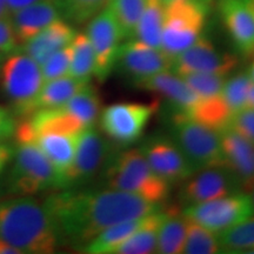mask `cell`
<instances>
[{"mask_svg": "<svg viewBox=\"0 0 254 254\" xmlns=\"http://www.w3.org/2000/svg\"><path fill=\"white\" fill-rule=\"evenodd\" d=\"M44 205L55 221L62 244L81 250L112 225L163 209V205L107 187L84 190L63 189L47 196Z\"/></svg>", "mask_w": 254, "mask_h": 254, "instance_id": "1", "label": "cell"}, {"mask_svg": "<svg viewBox=\"0 0 254 254\" xmlns=\"http://www.w3.org/2000/svg\"><path fill=\"white\" fill-rule=\"evenodd\" d=\"M0 239L23 254H51L62 245L55 221L44 202L27 195L0 202Z\"/></svg>", "mask_w": 254, "mask_h": 254, "instance_id": "2", "label": "cell"}, {"mask_svg": "<svg viewBox=\"0 0 254 254\" xmlns=\"http://www.w3.org/2000/svg\"><path fill=\"white\" fill-rule=\"evenodd\" d=\"M101 174L107 189L133 193L153 204L163 205L170 195V184L152 170L139 148L114 152Z\"/></svg>", "mask_w": 254, "mask_h": 254, "instance_id": "3", "label": "cell"}, {"mask_svg": "<svg viewBox=\"0 0 254 254\" xmlns=\"http://www.w3.org/2000/svg\"><path fill=\"white\" fill-rule=\"evenodd\" d=\"M17 144L7 180L9 192L14 195L26 196L52 189H62V177L36 142Z\"/></svg>", "mask_w": 254, "mask_h": 254, "instance_id": "4", "label": "cell"}, {"mask_svg": "<svg viewBox=\"0 0 254 254\" xmlns=\"http://www.w3.org/2000/svg\"><path fill=\"white\" fill-rule=\"evenodd\" d=\"M208 12L205 0H171L165 4L160 50L174 59L201 36Z\"/></svg>", "mask_w": 254, "mask_h": 254, "instance_id": "5", "label": "cell"}, {"mask_svg": "<svg viewBox=\"0 0 254 254\" xmlns=\"http://www.w3.org/2000/svg\"><path fill=\"white\" fill-rule=\"evenodd\" d=\"M43 85L40 65L23 51H15L0 63V86L15 114L28 117L36 111V99Z\"/></svg>", "mask_w": 254, "mask_h": 254, "instance_id": "6", "label": "cell"}, {"mask_svg": "<svg viewBox=\"0 0 254 254\" xmlns=\"http://www.w3.org/2000/svg\"><path fill=\"white\" fill-rule=\"evenodd\" d=\"M172 140L194 171L225 166L220 134L194 122L184 112L172 117Z\"/></svg>", "mask_w": 254, "mask_h": 254, "instance_id": "7", "label": "cell"}, {"mask_svg": "<svg viewBox=\"0 0 254 254\" xmlns=\"http://www.w3.org/2000/svg\"><path fill=\"white\" fill-rule=\"evenodd\" d=\"M184 217L220 234L254 215V206L247 192H237L222 198L186 206Z\"/></svg>", "mask_w": 254, "mask_h": 254, "instance_id": "8", "label": "cell"}, {"mask_svg": "<svg viewBox=\"0 0 254 254\" xmlns=\"http://www.w3.org/2000/svg\"><path fill=\"white\" fill-rule=\"evenodd\" d=\"M113 153L112 145L94 126L82 129L73 163L63 177L62 189H74L91 182L97 174L103 172Z\"/></svg>", "mask_w": 254, "mask_h": 254, "instance_id": "9", "label": "cell"}, {"mask_svg": "<svg viewBox=\"0 0 254 254\" xmlns=\"http://www.w3.org/2000/svg\"><path fill=\"white\" fill-rule=\"evenodd\" d=\"M158 103H117L100 112V127L105 134L122 146H128L141 138Z\"/></svg>", "mask_w": 254, "mask_h": 254, "instance_id": "10", "label": "cell"}, {"mask_svg": "<svg viewBox=\"0 0 254 254\" xmlns=\"http://www.w3.org/2000/svg\"><path fill=\"white\" fill-rule=\"evenodd\" d=\"M86 34L95 56L94 75L99 81H105L116 67L117 52L124 40L118 21L109 6L90 19Z\"/></svg>", "mask_w": 254, "mask_h": 254, "instance_id": "11", "label": "cell"}, {"mask_svg": "<svg viewBox=\"0 0 254 254\" xmlns=\"http://www.w3.org/2000/svg\"><path fill=\"white\" fill-rule=\"evenodd\" d=\"M245 192L238 178L226 166H214L196 171L184 182L180 190L182 204L190 206Z\"/></svg>", "mask_w": 254, "mask_h": 254, "instance_id": "12", "label": "cell"}, {"mask_svg": "<svg viewBox=\"0 0 254 254\" xmlns=\"http://www.w3.org/2000/svg\"><path fill=\"white\" fill-rule=\"evenodd\" d=\"M172 65L173 59L166 53L134 38L120 44L117 52L116 66L134 84L157 73L170 71Z\"/></svg>", "mask_w": 254, "mask_h": 254, "instance_id": "13", "label": "cell"}, {"mask_svg": "<svg viewBox=\"0 0 254 254\" xmlns=\"http://www.w3.org/2000/svg\"><path fill=\"white\" fill-rule=\"evenodd\" d=\"M237 65L236 56L221 52L212 41L200 37L193 45L173 59L172 69L173 73L180 77L195 72L214 73L227 77V74L236 69Z\"/></svg>", "mask_w": 254, "mask_h": 254, "instance_id": "14", "label": "cell"}, {"mask_svg": "<svg viewBox=\"0 0 254 254\" xmlns=\"http://www.w3.org/2000/svg\"><path fill=\"white\" fill-rule=\"evenodd\" d=\"M139 150L152 170L170 184L184 183L195 172L172 138L153 136Z\"/></svg>", "mask_w": 254, "mask_h": 254, "instance_id": "15", "label": "cell"}, {"mask_svg": "<svg viewBox=\"0 0 254 254\" xmlns=\"http://www.w3.org/2000/svg\"><path fill=\"white\" fill-rule=\"evenodd\" d=\"M220 13L238 52L246 58H252L254 57V12L249 0H220Z\"/></svg>", "mask_w": 254, "mask_h": 254, "instance_id": "16", "label": "cell"}, {"mask_svg": "<svg viewBox=\"0 0 254 254\" xmlns=\"http://www.w3.org/2000/svg\"><path fill=\"white\" fill-rule=\"evenodd\" d=\"M220 139L225 166L249 193L254 185V144L230 128L220 133Z\"/></svg>", "mask_w": 254, "mask_h": 254, "instance_id": "17", "label": "cell"}, {"mask_svg": "<svg viewBox=\"0 0 254 254\" xmlns=\"http://www.w3.org/2000/svg\"><path fill=\"white\" fill-rule=\"evenodd\" d=\"M135 86L160 94L176 107L178 112L186 113L200 99L185 80L176 74L164 71L135 82Z\"/></svg>", "mask_w": 254, "mask_h": 254, "instance_id": "18", "label": "cell"}, {"mask_svg": "<svg viewBox=\"0 0 254 254\" xmlns=\"http://www.w3.org/2000/svg\"><path fill=\"white\" fill-rule=\"evenodd\" d=\"M74 36V28L67 21L59 18L26 41L21 51L39 65H43L51 56L68 46Z\"/></svg>", "mask_w": 254, "mask_h": 254, "instance_id": "19", "label": "cell"}, {"mask_svg": "<svg viewBox=\"0 0 254 254\" xmlns=\"http://www.w3.org/2000/svg\"><path fill=\"white\" fill-rule=\"evenodd\" d=\"M59 18L62 15L55 0H41L14 12L11 21L18 44L24 45Z\"/></svg>", "mask_w": 254, "mask_h": 254, "instance_id": "20", "label": "cell"}, {"mask_svg": "<svg viewBox=\"0 0 254 254\" xmlns=\"http://www.w3.org/2000/svg\"><path fill=\"white\" fill-rule=\"evenodd\" d=\"M79 134L80 133H77V134L43 133V134H38L33 140L58 171L62 177V184L64 174L67 172L74 159Z\"/></svg>", "mask_w": 254, "mask_h": 254, "instance_id": "21", "label": "cell"}, {"mask_svg": "<svg viewBox=\"0 0 254 254\" xmlns=\"http://www.w3.org/2000/svg\"><path fill=\"white\" fill-rule=\"evenodd\" d=\"M185 114L219 134L228 129L233 117V112L225 103L221 93L213 97L200 98Z\"/></svg>", "mask_w": 254, "mask_h": 254, "instance_id": "22", "label": "cell"}, {"mask_svg": "<svg viewBox=\"0 0 254 254\" xmlns=\"http://www.w3.org/2000/svg\"><path fill=\"white\" fill-rule=\"evenodd\" d=\"M187 219L178 207L166 209L163 222L158 232L157 253L179 254L183 253L186 240Z\"/></svg>", "mask_w": 254, "mask_h": 254, "instance_id": "23", "label": "cell"}, {"mask_svg": "<svg viewBox=\"0 0 254 254\" xmlns=\"http://www.w3.org/2000/svg\"><path fill=\"white\" fill-rule=\"evenodd\" d=\"M165 215H166V209H160L152 213L144 226L134 232L119 246H117L112 254L157 253L158 232Z\"/></svg>", "mask_w": 254, "mask_h": 254, "instance_id": "24", "label": "cell"}, {"mask_svg": "<svg viewBox=\"0 0 254 254\" xmlns=\"http://www.w3.org/2000/svg\"><path fill=\"white\" fill-rule=\"evenodd\" d=\"M150 215L151 214L112 225L98 234L82 250L91 254H112L117 246H119L127 238L131 237L134 232L144 226Z\"/></svg>", "mask_w": 254, "mask_h": 254, "instance_id": "25", "label": "cell"}, {"mask_svg": "<svg viewBox=\"0 0 254 254\" xmlns=\"http://www.w3.org/2000/svg\"><path fill=\"white\" fill-rule=\"evenodd\" d=\"M87 84L90 82L79 80L68 74L49 81H44L43 87L36 99V111L63 106Z\"/></svg>", "mask_w": 254, "mask_h": 254, "instance_id": "26", "label": "cell"}, {"mask_svg": "<svg viewBox=\"0 0 254 254\" xmlns=\"http://www.w3.org/2000/svg\"><path fill=\"white\" fill-rule=\"evenodd\" d=\"M164 13V0H146L145 7L136 24L133 38L147 44L148 46L160 50Z\"/></svg>", "mask_w": 254, "mask_h": 254, "instance_id": "27", "label": "cell"}, {"mask_svg": "<svg viewBox=\"0 0 254 254\" xmlns=\"http://www.w3.org/2000/svg\"><path fill=\"white\" fill-rule=\"evenodd\" d=\"M63 106L72 116H74L84 125L85 128L93 127L101 112L100 97L90 84L78 91Z\"/></svg>", "mask_w": 254, "mask_h": 254, "instance_id": "28", "label": "cell"}, {"mask_svg": "<svg viewBox=\"0 0 254 254\" xmlns=\"http://www.w3.org/2000/svg\"><path fill=\"white\" fill-rule=\"evenodd\" d=\"M72 60L68 75L90 82L94 75L95 56L86 33H75L71 43Z\"/></svg>", "mask_w": 254, "mask_h": 254, "instance_id": "29", "label": "cell"}, {"mask_svg": "<svg viewBox=\"0 0 254 254\" xmlns=\"http://www.w3.org/2000/svg\"><path fill=\"white\" fill-rule=\"evenodd\" d=\"M218 238L225 252L254 254V215L218 234Z\"/></svg>", "mask_w": 254, "mask_h": 254, "instance_id": "30", "label": "cell"}, {"mask_svg": "<svg viewBox=\"0 0 254 254\" xmlns=\"http://www.w3.org/2000/svg\"><path fill=\"white\" fill-rule=\"evenodd\" d=\"M221 252L218 234L202 227L201 225L187 220L186 240L183 253L215 254Z\"/></svg>", "mask_w": 254, "mask_h": 254, "instance_id": "31", "label": "cell"}, {"mask_svg": "<svg viewBox=\"0 0 254 254\" xmlns=\"http://www.w3.org/2000/svg\"><path fill=\"white\" fill-rule=\"evenodd\" d=\"M146 0H110L109 7L113 12L122 30L124 39H132Z\"/></svg>", "mask_w": 254, "mask_h": 254, "instance_id": "32", "label": "cell"}, {"mask_svg": "<svg viewBox=\"0 0 254 254\" xmlns=\"http://www.w3.org/2000/svg\"><path fill=\"white\" fill-rule=\"evenodd\" d=\"M60 15L75 24L88 21L109 6L110 0H55Z\"/></svg>", "mask_w": 254, "mask_h": 254, "instance_id": "33", "label": "cell"}, {"mask_svg": "<svg viewBox=\"0 0 254 254\" xmlns=\"http://www.w3.org/2000/svg\"><path fill=\"white\" fill-rule=\"evenodd\" d=\"M253 81L246 73H239L230 79H226L221 91V97L230 107L233 114L245 109L247 97Z\"/></svg>", "mask_w": 254, "mask_h": 254, "instance_id": "34", "label": "cell"}, {"mask_svg": "<svg viewBox=\"0 0 254 254\" xmlns=\"http://www.w3.org/2000/svg\"><path fill=\"white\" fill-rule=\"evenodd\" d=\"M194 93L200 98L213 97L220 94L226 77L214 73H189L182 77Z\"/></svg>", "mask_w": 254, "mask_h": 254, "instance_id": "35", "label": "cell"}, {"mask_svg": "<svg viewBox=\"0 0 254 254\" xmlns=\"http://www.w3.org/2000/svg\"><path fill=\"white\" fill-rule=\"evenodd\" d=\"M71 60L72 49L71 44H69L68 46L64 47L53 56H51L43 65H40L44 81L67 75L69 73V67H71Z\"/></svg>", "mask_w": 254, "mask_h": 254, "instance_id": "36", "label": "cell"}, {"mask_svg": "<svg viewBox=\"0 0 254 254\" xmlns=\"http://www.w3.org/2000/svg\"><path fill=\"white\" fill-rule=\"evenodd\" d=\"M228 128L254 144V109L245 107L234 113Z\"/></svg>", "mask_w": 254, "mask_h": 254, "instance_id": "37", "label": "cell"}, {"mask_svg": "<svg viewBox=\"0 0 254 254\" xmlns=\"http://www.w3.org/2000/svg\"><path fill=\"white\" fill-rule=\"evenodd\" d=\"M18 46L12 21L8 18L0 19V63L11 53L15 52Z\"/></svg>", "mask_w": 254, "mask_h": 254, "instance_id": "38", "label": "cell"}, {"mask_svg": "<svg viewBox=\"0 0 254 254\" xmlns=\"http://www.w3.org/2000/svg\"><path fill=\"white\" fill-rule=\"evenodd\" d=\"M17 123L8 110L0 106V141H6L14 134Z\"/></svg>", "mask_w": 254, "mask_h": 254, "instance_id": "39", "label": "cell"}, {"mask_svg": "<svg viewBox=\"0 0 254 254\" xmlns=\"http://www.w3.org/2000/svg\"><path fill=\"white\" fill-rule=\"evenodd\" d=\"M38 1H41V0H6L9 14H13L14 12L19 11V9L26 7V6L32 5Z\"/></svg>", "mask_w": 254, "mask_h": 254, "instance_id": "40", "label": "cell"}, {"mask_svg": "<svg viewBox=\"0 0 254 254\" xmlns=\"http://www.w3.org/2000/svg\"><path fill=\"white\" fill-rule=\"evenodd\" d=\"M0 254H23V252L7 241L0 239Z\"/></svg>", "mask_w": 254, "mask_h": 254, "instance_id": "41", "label": "cell"}, {"mask_svg": "<svg viewBox=\"0 0 254 254\" xmlns=\"http://www.w3.org/2000/svg\"><path fill=\"white\" fill-rule=\"evenodd\" d=\"M9 11L7 7V2L6 0H0V19L8 18Z\"/></svg>", "mask_w": 254, "mask_h": 254, "instance_id": "42", "label": "cell"}, {"mask_svg": "<svg viewBox=\"0 0 254 254\" xmlns=\"http://www.w3.org/2000/svg\"><path fill=\"white\" fill-rule=\"evenodd\" d=\"M246 107H250V109H254V82L250 88L249 97H247V101H246Z\"/></svg>", "mask_w": 254, "mask_h": 254, "instance_id": "43", "label": "cell"}, {"mask_svg": "<svg viewBox=\"0 0 254 254\" xmlns=\"http://www.w3.org/2000/svg\"><path fill=\"white\" fill-rule=\"evenodd\" d=\"M247 74H249V75H250L251 80H252V81L254 82V59H253V62H252V64H251V66H250L249 71H247Z\"/></svg>", "mask_w": 254, "mask_h": 254, "instance_id": "44", "label": "cell"}, {"mask_svg": "<svg viewBox=\"0 0 254 254\" xmlns=\"http://www.w3.org/2000/svg\"><path fill=\"white\" fill-rule=\"evenodd\" d=\"M249 194L251 195V199H252V202H253V206H254V185L252 186V189L249 190Z\"/></svg>", "mask_w": 254, "mask_h": 254, "instance_id": "45", "label": "cell"}, {"mask_svg": "<svg viewBox=\"0 0 254 254\" xmlns=\"http://www.w3.org/2000/svg\"><path fill=\"white\" fill-rule=\"evenodd\" d=\"M249 2H250L251 7H252V9H253V12H254V0H249Z\"/></svg>", "mask_w": 254, "mask_h": 254, "instance_id": "46", "label": "cell"}, {"mask_svg": "<svg viewBox=\"0 0 254 254\" xmlns=\"http://www.w3.org/2000/svg\"><path fill=\"white\" fill-rule=\"evenodd\" d=\"M164 1H165V4H166V2H168V1H171V0H164ZM205 1H209V0H205Z\"/></svg>", "mask_w": 254, "mask_h": 254, "instance_id": "47", "label": "cell"}, {"mask_svg": "<svg viewBox=\"0 0 254 254\" xmlns=\"http://www.w3.org/2000/svg\"><path fill=\"white\" fill-rule=\"evenodd\" d=\"M2 172H4V171H2V170H0V176H1V173H2Z\"/></svg>", "mask_w": 254, "mask_h": 254, "instance_id": "48", "label": "cell"}]
</instances>
